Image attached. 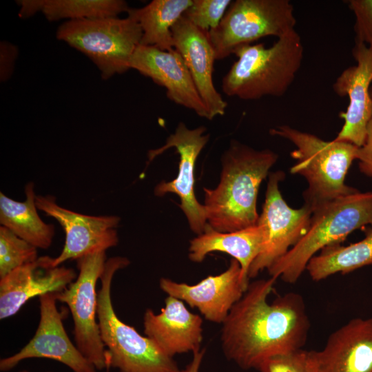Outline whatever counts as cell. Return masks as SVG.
Returning <instances> with one entry per match:
<instances>
[{"label":"cell","instance_id":"cell-25","mask_svg":"<svg viewBox=\"0 0 372 372\" xmlns=\"http://www.w3.org/2000/svg\"><path fill=\"white\" fill-rule=\"evenodd\" d=\"M372 265V226L365 230L361 240L343 246L329 245L308 262L306 271L313 281H320L335 273L345 274Z\"/></svg>","mask_w":372,"mask_h":372},{"label":"cell","instance_id":"cell-11","mask_svg":"<svg viewBox=\"0 0 372 372\" xmlns=\"http://www.w3.org/2000/svg\"><path fill=\"white\" fill-rule=\"evenodd\" d=\"M207 129L199 126L189 129L180 122L174 132L166 139L165 144L148 152V162L170 148H175L179 154L178 173L171 181L163 180L154 189L156 196L167 193L176 194L180 198V207L187 217L191 230L200 235L207 225L204 205L196 199L194 194V168L197 158L207 143L209 134Z\"/></svg>","mask_w":372,"mask_h":372},{"label":"cell","instance_id":"cell-9","mask_svg":"<svg viewBox=\"0 0 372 372\" xmlns=\"http://www.w3.org/2000/svg\"><path fill=\"white\" fill-rule=\"evenodd\" d=\"M76 260L79 271L77 278L65 289L56 293V300L66 304L71 313L76 346L96 370L101 371L107 364L97 320L96 287L105 268L106 254L96 252Z\"/></svg>","mask_w":372,"mask_h":372},{"label":"cell","instance_id":"cell-27","mask_svg":"<svg viewBox=\"0 0 372 372\" xmlns=\"http://www.w3.org/2000/svg\"><path fill=\"white\" fill-rule=\"evenodd\" d=\"M231 0H193L183 16L194 25L207 32L220 23Z\"/></svg>","mask_w":372,"mask_h":372},{"label":"cell","instance_id":"cell-5","mask_svg":"<svg viewBox=\"0 0 372 372\" xmlns=\"http://www.w3.org/2000/svg\"><path fill=\"white\" fill-rule=\"evenodd\" d=\"M369 225L372 226V191L358 190L322 204L313 209L305 234L267 269L268 273L294 283L318 251L340 244L351 233Z\"/></svg>","mask_w":372,"mask_h":372},{"label":"cell","instance_id":"cell-16","mask_svg":"<svg viewBox=\"0 0 372 372\" xmlns=\"http://www.w3.org/2000/svg\"><path fill=\"white\" fill-rule=\"evenodd\" d=\"M308 372H372V318L351 319L323 349L306 351Z\"/></svg>","mask_w":372,"mask_h":372},{"label":"cell","instance_id":"cell-21","mask_svg":"<svg viewBox=\"0 0 372 372\" xmlns=\"http://www.w3.org/2000/svg\"><path fill=\"white\" fill-rule=\"evenodd\" d=\"M264 236V228L258 223L231 232L218 231L207 224L203 234L190 240L188 256L192 262H201L211 252L229 254L239 262L242 282L247 289L249 270L261 249Z\"/></svg>","mask_w":372,"mask_h":372},{"label":"cell","instance_id":"cell-14","mask_svg":"<svg viewBox=\"0 0 372 372\" xmlns=\"http://www.w3.org/2000/svg\"><path fill=\"white\" fill-rule=\"evenodd\" d=\"M352 54L356 65L344 70L333 84L337 95L348 96L349 100L347 110L339 114L344 124L333 140L360 147L364 143L372 117V46L355 41Z\"/></svg>","mask_w":372,"mask_h":372},{"label":"cell","instance_id":"cell-7","mask_svg":"<svg viewBox=\"0 0 372 372\" xmlns=\"http://www.w3.org/2000/svg\"><path fill=\"white\" fill-rule=\"evenodd\" d=\"M56 36L87 56L105 80L130 69L143 32L138 22L127 16L65 21Z\"/></svg>","mask_w":372,"mask_h":372},{"label":"cell","instance_id":"cell-15","mask_svg":"<svg viewBox=\"0 0 372 372\" xmlns=\"http://www.w3.org/2000/svg\"><path fill=\"white\" fill-rule=\"evenodd\" d=\"M129 68L137 70L164 87L172 102L211 120L192 75L181 55L176 50L165 51L154 46L139 45L133 53Z\"/></svg>","mask_w":372,"mask_h":372},{"label":"cell","instance_id":"cell-26","mask_svg":"<svg viewBox=\"0 0 372 372\" xmlns=\"http://www.w3.org/2000/svg\"><path fill=\"white\" fill-rule=\"evenodd\" d=\"M38 258L36 247L0 226V278Z\"/></svg>","mask_w":372,"mask_h":372},{"label":"cell","instance_id":"cell-22","mask_svg":"<svg viewBox=\"0 0 372 372\" xmlns=\"http://www.w3.org/2000/svg\"><path fill=\"white\" fill-rule=\"evenodd\" d=\"M25 200L20 202L0 192V224L37 249H48L54 236V226L43 221L37 212L34 183L25 186Z\"/></svg>","mask_w":372,"mask_h":372},{"label":"cell","instance_id":"cell-1","mask_svg":"<svg viewBox=\"0 0 372 372\" xmlns=\"http://www.w3.org/2000/svg\"><path fill=\"white\" fill-rule=\"evenodd\" d=\"M276 278L249 284L222 324L225 358L240 368L259 370L269 358L302 349L310 328L302 297L294 292L268 297Z\"/></svg>","mask_w":372,"mask_h":372},{"label":"cell","instance_id":"cell-10","mask_svg":"<svg viewBox=\"0 0 372 372\" xmlns=\"http://www.w3.org/2000/svg\"><path fill=\"white\" fill-rule=\"evenodd\" d=\"M284 178L282 171L271 172L268 176L265 200L257 223L264 228V241L250 266L249 278L268 269L283 257L309 227L313 209L304 204L293 209L287 204L279 189V183Z\"/></svg>","mask_w":372,"mask_h":372},{"label":"cell","instance_id":"cell-12","mask_svg":"<svg viewBox=\"0 0 372 372\" xmlns=\"http://www.w3.org/2000/svg\"><path fill=\"white\" fill-rule=\"evenodd\" d=\"M56 293L39 297L40 320L34 336L17 353L0 360L1 371H10L26 359L48 358L65 364L73 372H96L67 335L63 322L67 312L58 310Z\"/></svg>","mask_w":372,"mask_h":372},{"label":"cell","instance_id":"cell-4","mask_svg":"<svg viewBox=\"0 0 372 372\" xmlns=\"http://www.w3.org/2000/svg\"><path fill=\"white\" fill-rule=\"evenodd\" d=\"M269 133L295 145L291 156L296 163L290 168V173L306 180L304 204L313 211L322 204L358 191L345 183V178L356 160L358 147L343 141H324L287 125L271 129Z\"/></svg>","mask_w":372,"mask_h":372},{"label":"cell","instance_id":"cell-31","mask_svg":"<svg viewBox=\"0 0 372 372\" xmlns=\"http://www.w3.org/2000/svg\"><path fill=\"white\" fill-rule=\"evenodd\" d=\"M18 48L12 43L1 41L0 43V80L8 81L12 74Z\"/></svg>","mask_w":372,"mask_h":372},{"label":"cell","instance_id":"cell-29","mask_svg":"<svg viewBox=\"0 0 372 372\" xmlns=\"http://www.w3.org/2000/svg\"><path fill=\"white\" fill-rule=\"evenodd\" d=\"M260 372H308L306 351L302 349L272 357L260 367Z\"/></svg>","mask_w":372,"mask_h":372},{"label":"cell","instance_id":"cell-17","mask_svg":"<svg viewBox=\"0 0 372 372\" xmlns=\"http://www.w3.org/2000/svg\"><path fill=\"white\" fill-rule=\"evenodd\" d=\"M159 286L167 296L196 308L205 319L221 324L247 290L242 282L240 265L234 258L225 271L209 276L195 285L162 278Z\"/></svg>","mask_w":372,"mask_h":372},{"label":"cell","instance_id":"cell-13","mask_svg":"<svg viewBox=\"0 0 372 372\" xmlns=\"http://www.w3.org/2000/svg\"><path fill=\"white\" fill-rule=\"evenodd\" d=\"M37 209L54 218L65 234L60 254L54 258V265L60 266L68 260L96 252L106 251L118 242L116 227L121 218L117 216H89L61 207L53 196H36Z\"/></svg>","mask_w":372,"mask_h":372},{"label":"cell","instance_id":"cell-32","mask_svg":"<svg viewBox=\"0 0 372 372\" xmlns=\"http://www.w3.org/2000/svg\"><path fill=\"white\" fill-rule=\"evenodd\" d=\"M205 353V349H200L193 353L192 360L183 369L179 372H199L201 366L204 355Z\"/></svg>","mask_w":372,"mask_h":372},{"label":"cell","instance_id":"cell-18","mask_svg":"<svg viewBox=\"0 0 372 372\" xmlns=\"http://www.w3.org/2000/svg\"><path fill=\"white\" fill-rule=\"evenodd\" d=\"M54 258L39 257L0 278V319L15 315L29 300L46 293H59L77 278L75 270L55 267Z\"/></svg>","mask_w":372,"mask_h":372},{"label":"cell","instance_id":"cell-33","mask_svg":"<svg viewBox=\"0 0 372 372\" xmlns=\"http://www.w3.org/2000/svg\"><path fill=\"white\" fill-rule=\"evenodd\" d=\"M20 372H29V371L27 370H23V371H21Z\"/></svg>","mask_w":372,"mask_h":372},{"label":"cell","instance_id":"cell-6","mask_svg":"<svg viewBox=\"0 0 372 372\" xmlns=\"http://www.w3.org/2000/svg\"><path fill=\"white\" fill-rule=\"evenodd\" d=\"M126 257L107 259L100 278L97 294V320L101 340L107 348L108 366L118 372H179L174 358L167 355L150 338L117 316L112 301L111 288L116 271L130 265Z\"/></svg>","mask_w":372,"mask_h":372},{"label":"cell","instance_id":"cell-8","mask_svg":"<svg viewBox=\"0 0 372 372\" xmlns=\"http://www.w3.org/2000/svg\"><path fill=\"white\" fill-rule=\"evenodd\" d=\"M296 24L293 6L289 0H236L207 35L216 60H220L261 38L278 39L294 30Z\"/></svg>","mask_w":372,"mask_h":372},{"label":"cell","instance_id":"cell-20","mask_svg":"<svg viewBox=\"0 0 372 372\" xmlns=\"http://www.w3.org/2000/svg\"><path fill=\"white\" fill-rule=\"evenodd\" d=\"M203 322L201 317L191 312L183 301L167 296L159 313L146 309L144 333L167 355L174 358L177 354L193 353L201 349Z\"/></svg>","mask_w":372,"mask_h":372},{"label":"cell","instance_id":"cell-2","mask_svg":"<svg viewBox=\"0 0 372 372\" xmlns=\"http://www.w3.org/2000/svg\"><path fill=\"white\" fill-rule=\"evenodd\" d=\"M278 158L271 149L257 150L232 141L222 156L218 185L214 189L203 188L208 225L220 232L256 225L259 187Z\"/></svg>","mask_w":372,"mask_h":372},{"label":"cell","instance_id":"cell-30","mask_svg":"<svg viewBox=\"0 0 372 372\" xmlns=\"http://www.w3.org/2000/svg\"><path fill=\"white\" fill-rule=\"evenodd\" d=\"M370 92L372 97V86ZM356 160L360 172L372 179V117L367 125L364 143L358 147Z\"/></svg>","mask_w":372,"mask_h":372},{"label":"cell","instance_id":"cell-3","mask_svg":"<svg viewBox=\"0 0 372 372\" xmlns=\"http://www.w3.org/2000/svg\"><path fill=\"white\" fill-rule=\"evenodd\" d=\"M234 62L222 80L227 96L242 100L282 96L293 83L304 56V46L296 29L267 48L263 43L244 45L233 52Z\"/></svg>","mask_w":372,"mask_h":372},{"label":"cell","instance_id":"cell-24","mask_svg":"<svg viewBox=\"0 0 372 372\" xmlns=\"http://www.w3.org/2000/svg\"><path fill=\"white\" fill-rule=\"evenodd\" d=\"M19 17L28 18L41 12L50 21L116 17L127 11L123 0H19Z\"/></svg>","mask_w":372,"mask_h":372},{"label":"cell","instance_id":"cell-23","mask_svg":"<svg viewBox=\"0 0 372 372\" xmlns=\"http://www.w3.org/2000/svg\"><path fill=\"white\" fill-rule=\"evenodd\" d=\"M193 0H153L139 8H130L127 16L136 20L143 32L140 45L162 50H174L172 28L192 4Z\"/></svg>","mask_w":372,"mask_h":372},{"label":"cell","instance_id":"cell-19","mask_svg":"<svg viewBox=\"0 0 372 372\" xmlns=\"http://www.w3.org/2000/svg\"><path fill=\"white\" fill-rule=\"evenodd\" d=\"M174 49L181 55L211 118L223 116L227 103L213 81L215 52L205 32L183 16L172 28Z\"/></svg>","mask_w":372,"mask_h":372},{"label":"cell","instance_id":"cell-28","mask_svg":"<svg viewBox=\"0 0 372 372\" xmlns=\"http://www.w3.org/2000/svg\"><path fill=\"white\" fill-rule=\"evenodd\" d=\"M355 15V41L372 46V0L347 1Z\"/></svg>","mask_w":372,"mask_h":372}]
</instances>
